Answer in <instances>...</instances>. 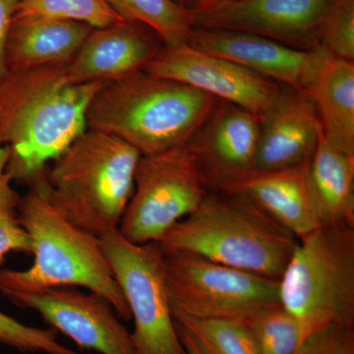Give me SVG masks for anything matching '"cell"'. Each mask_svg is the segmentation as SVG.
I'll use <instances>...</instances> for the list:
<instances>
[{"instance_id": "6da1fadb", "label": "cell", "mask_w": 354, "mask_h": 354, "mask_svg": "<svg viewBox=\"0 0 354 354\" xmlns=\"http://www.w3.org/2000/svg\"><path fill=\"white\" fill-rule=\"evenodd\" d=\"M106 82L73 83L66 65L8 73L0 84V146L6 174L31 185L87 130V114Z\"/></svg>"}, {"instance_id": "7a4b0ae2", "label": "cell", "mask_w": 354, "mask_h": 354, "mask_svg": "<svg viewBox=\"0 0 354 354\" xmlns=\"http://www.w3.org/2000/svg\"><path fill=\"white\" fill-rule=\"evenodd\" d=\"M21 198L19 216L32 239V264L26 270H0L6 297L57 286H81L106 299L118 315L130 320L101 239L69 223L51 205L44 176Z\"/></svg>"}, {"instance_id": "3957f363", "label": "cell", "mask_w": 354, "mask_h": 354, "mask_svg": "<svg viewBox=\"0 0 354 354\" xmlns=\"http://www.w3.org/2000/svg\"><path fill=\"white\" fill-rule=\"evenodd\" d=\"M297 237L239 193L211 190L158 242L162 254L191 253L279 281Z\"/></svg>"}, {"instance_id": "277c9868", "label": "cell", "mask_w": 354, "mask_h": 354, "mask_svg": "<svg viewBox=\"0 0 354 354\" xmlns=\"http://www.w3.org/2000/svg\"><path fill=\"white\" fill-rule=\"evenodd\" d=\"M218 102L198 88L142 70L99 91L88 108L87 129L150 155L189 143Z\"/></svg>"}, {"instance_id": "5b68a950", "label": "cell", "mask_w": 354, "mask_h": 354, "mask_svg": "<svg viewBox=\"0 0 354 354\" xmlns=\"http://www.w3.org/2000/svg\"><path fill=\"white\" fill-rule=\"evenodd\" d=\"M140 157L125 142L87 129L46 169L48 199L69 223L101 239L118 230Z\"/></svg>"}, {"instance_id": "8992f818", "label": "cell", "mask_w": 354, "mask_h": 354, "mask_svg": "<svg viewBox=\"0 0 354 354\" xmlns=\"http://www.w3.org/2000/svg\"><path fill=\"white\" fill-rule=\"evenodd\" d=\"M279 304L306 337L354 323V225H320L298 239L279 279Z\"/></svg>"}, {"instance_id": "52a82bcc", "label": "cell", "mask_w": 354, "mask_h": 354, "mask_svg": "<svg viewBox=\"0 0 354 354\" xmlns=\"http://www.w3.org/2000/svg\"><path fill=\"white\" fill-rule=\"evenodd\" d=\"M211 190L208 176L189 143L141 155L118 232L132 243H158Z\"/></svg>"}, {"instance_id": "ba28073f", "label": "cell", "mask_w": 354, "mask_h": 354, "mask_svg": "<svg viewBox=\"0 0 354 354\" xmlns=\"http://www.w3.org/2000/svg\"><path fill=\"white\" fill-rule=\"evenodd\" d=\"M164 265L171 308L185 315L246 324L279 304L276 279L191 253L164 254Z\"/></svg>"}, {"instance_id": "9c48e42d", "label": "cell", "mask_w": 354, "mask_h": 354, "mask_svg": "<svg viewBox=\"0 0 354 354\" xmlns=\"http://www.w3.org/2000/svg\"><path fill=\"white\" fill-rule=\"evenodd\" d=\"M100 239L134 321L136 354H187L172 316L164 254L158 244L132 243L118 230Z\"/></svg>"}, {"instance_id": "30bf717a", "label": "cell", "mask_w": 354, "mask_h": 354, "mask_svg": "<svg viewBox=\"0 0 354 354\" xmlns=\"http://www.w3.org/2000/svg\"><path fill=\"white\" fill-rule=\"evenodd\" d=\"M334 0H196L194 29L256 35L298 50H321L323 21Z\"/></svg>"}, {"instance_id": "8fae6325", "label": "cell", "mask_w": 354, "mask_h": 354, "mask_svg": "<svg viewBox=\"0 0 354 354\" xmlns=\"http://www.w3.org/2000/svg\"><path fill=\"white\" fill-rule=\"evenodd\" d=\"M144 71L186 84L259 116L276 101L283 88L241 65L190 44L162 46Z\"/></svg>"}, {"instance_id": "7c38bea8", "label": "cell", "mask_w": 354, "mask_h": 354, "mask_svg": "<svg viewBox=\"0 0 354 354\" xmlns=\"http://www.w3.org/2000/svg\"><path fill=\"white\" fill-rule=\"evenodd\" d=\"M17 306L34 310L79 348L100 354H136L131 333L106 299L71 286L43 288L7 297Z\"/></svg>"}, {"instance_id": "4fadbf2b", "label": "cell", "mask_w": 354, "mask_h": 354, "mask_svg": "<svg viewBox=\"0 0 354 354\" xmlns=\"http://www.w3.org/2000/svg\"><path fill=\"white\" fill-rule=\"evenodd\" d=\"M188 44L304 93L330 55L323 50H298L264 37L220 30L194 29Z\"/></svg>"}, {"instance_id": "5bb4252c", "label": "cell", "mask_w": 354, "mask_h": 354, "mask_svg": "<svg viewBox=\"0 0 354 354\" xmlns=\"http://www.w3.org/2000/svg\"><path fill=\"white\" fill-rule=\"evenodd\" d=\"M165 44L153 31L122 20L94 28L66 65L73 83L115 82L145 69Z\"/></svg>"}, {"instance_id": "9a60e30c", "label": "cell", "mask_w": 354, "mask_h": 354, "mask_svg": "<svg viewBox=\"0 0 354 354\" xmlns=\"http://www.w3.org/2000/svg\"><path fill=\"white\" fill-rule=\"evenodd\" d=\"M254 169L272 171L306 164L321 134V123L306 93L283 86L276 101L260 115Z\"/></svg>"}, {"instance_id": "2e32d148", "label": "cell", "mask_w": 354, "mask_h": 354, "mask_svg": "<svg viewBox=\"0 0 354 354\" xmlns=\"http://www.w3.org/2000/svg\"><path fill=\"white\" fill-rule=\"evenodd\" d=\"M213 190L249 198L297 239L321 225L310 187L309 162L272 171L252 169L223 179Z\"/></svg>"}, {"instance_id": "e0dca14e", "label": "cell", "mask_w": 354, "mask_h": 354, "mask_svg": "<svg viewBox=\"0 0 354 354\" xmlns=\"http://www.w3.org/2000/svg\"><path fill=\"white\" fill-rule=\"evenodd\" d=\"M260 128L257 114L230 102H218L189 142L212 190L223 179L254 169Z\"/></svg>"}, {"instance_id": "ac0fdd59", "label": "cell", "mask_w": 354, "mask_h": 354, "mask_svg": "<svg viewBox=\"0 0 354 354\" xmlns=\"http://www.w3.org/2000/svg\"><path fill=\"white\" fill-rule=\"evenodd\" d=\"M93 29L75 21L13 18L6 50L8 73L69 64Z\"/></svg>"}, {"instance_id": "d6986e66", "label": "cell", "mask_w": 354, "mask_h": 354, "mask_svg": "<svg viewBox=\"0 0 354 354\" xmlns=\"http://www.w3.org/2000/svg\"><path fill=\"white\" fill-rule=\"evenodd\" d=\"M326 141L354 156V62L329 55L307 91Z\"/></svg>"}, {"instance_id": "ffe728a7", "label": "cell", "mask_w": 354, "mask_h": 354, "mask_svg": "<svg viewBox=\"0 0 354 354\" xmlns=\"http://www.w3.org/2000/svg\"><path fill=\"white\" fill-rule=\"evenodd\" d=\"M309 183L321 225H354V156L330 146L322 129L309 160Z\"/></svg>"}, {"instance_id": "44dd1931", "label": "cell", "mask_w": 354, "mask_h": 354, "mask_svg": "<svg viewBox=\"0 0 354 354\" xmlns=\"http://www.w3.org/2000/svg\"><path fill=\"white\" fill-rule=\"evenodd\" d=\"M121 18L155 32L165 46L188 44L194 30L189 7L174 0H106Z\"/></svg>"}, {"instance_id": "7402d4cb", "label": "cell", "mask_w": 354, "mask_h": 354, "mask_svg": "<svg viewBox=\"0 0 354 354\" xmlns=\"http://www.w3.org/2000/svg\"><path fill=\"white\" fill-rule=\"evenodd\" d=\"M172 316L176 328L189 335L203 354H261L246 324L194 318L174 310Z\"/></svg>"}, {"instance_id": "603a6c76", "label": "cell", "mask_w": 354, "mask_h": 354, "mask_svg": "<svg viewBox=\"0 0 354 354\" xmlns=\"http://www.w3.org/2000/svg\"><path fill=\"white\" fill-rule=\"evenodd\" d=\"M246 325L261 354H297L306 339L297 319L281 304L261 310Z\"/></svg>"}, {"instance_id": "cb8c5ba5", "label": "cell", "mask_w": 354, "mask_h": 354, "mask_svg": "<svg viewBox=\"0 0 354 354\" xmlns=\"http://www.w3.org/2000/svg\"><path fill=\"white\" fill-rule=\"evenodd\" d=\"M46 17L102 28L124 20L106 0H21L14 18Z\"/></svg>"}, {"instance_id": "d4e9b609", "label": "cell", "mask_w": 354, "mask_h": 354, "mask_svg": "<svg viewBox=\"0 0 354 354\" xmlns=\"http://www.w3.org/2000/svg\"><path fill=\"white\" fill-rule=\"evenodd\" d=\"M21 197L14 189L8 174L0 179V265L7 254H32V239L21 223Z\"/></svg>"}, {"instance_id": "484cf974", "label": "cell", "mask_w": 354, "mask_h": 354, "mask_svg": "<svg viewBox=\"0 0 354 354\" xmlns=\"http://www.w3.org/2000/svg\"><path fill=\"white\" fill-rule=\"evenodd\" d=\"M321 48L332 57L354 62V0H334L323 21Z\"/></svg>"}, {"instance_id": "4316f807", "label": "cell", "mask_w": 354, "mask_h": 354, "mask_svg": "<svg viewBox=\"0 0 354 354\" xmlns=\"http://www.w3.org/2000/svg\"><path fill=\"white\" fill-rule=\"evenodd\" d=\"M0 344L23 353L80 354L57 339L53 329L32 327L0 312Z\"/></svg>"}, {"instance_id": "83f0119b", "label": "cell", "mask_w": 354, "mask_h": 354, "mask_svg": "<svg viewBox=\"0 0 354 354\" xmlns=\"http://www.w3.org/2000/svg\"><path fill=\"white\" fill-rule=\"evenodd\" d=\"M297 354H354L353 326L330 325L312 333Z\"/></svg>"}, {"instance_id": "f1b7e54d", "label": "cell", "mask_w": 354, "mask_h": 354, "mask_svg": "<svg viewBox=\"0 0 354 354\" xmlns=\"http://www.w3.org/2000/svg\"><path fill=\"white\" fill-rule=\"evenodd\" d=\"M21 0H0V84L8 75L6 50L9 30Z\"/></svg>"}, {"instance_id": "f546056e", "label": "cell", "mask_w": 354, "mask_h": 354, "mask_svg": "<svg viewBox=\"0 0 354 354\" xmlns=\"http://www.w3.org/2000/svg\"><path fill=\"white\" fill-rule=\"evenodd\" d=\"M176 330L177 333H178L179 339H180L181 342H183L184 348L186 349L187 354H203L202 351L198 348L196 344L192 341L189 335L186 334L185 332H183V330L178 329V328H176Z\"/></svg>"}, {"instance_id": "4dcf8cb0", "label": "cell", "mask_w": 354, "mask_h": 354, "mask_svg": "<svg viewBox=\"0 0 354 354\" xmlns=\"http://www.w3.org/2000/svg\"><path fill=\"white\" fill-rule=\"evenodd\" d=\"M10 156L11 151L8 146H0V179L6 174Z\"/></svg>"}, {"instance_id": "1f68e13d", "label": "cell", "mask_w": 354, "mask_h": 354, "mask_svg": "<svg viewBox=\"0 0 354 354\" xmlns=\"http://www.w3.org/2000/svg\"><path fill=\"white\" fill-rule=\"evenodd\" d=\"M174 1L178 3L179 6L189 7L190 8V7L193 6V3H194L195 0H174Z\"/></svg>"}, {"instance_id": "d6a6232c", "label": "cell", "mask_w": 354, "mask_h": 354, "mask_svg": "<svg viewBox=\"0 0 354 354\" xmlns=\"http://www.w3.org/2000/svg\"><path fill=\"white\" fill-rule=\"evenodd\" d=\"M195 1H196V0H195ZM193 4H194V3H193Z\"/></svg>"}]
</instances>
